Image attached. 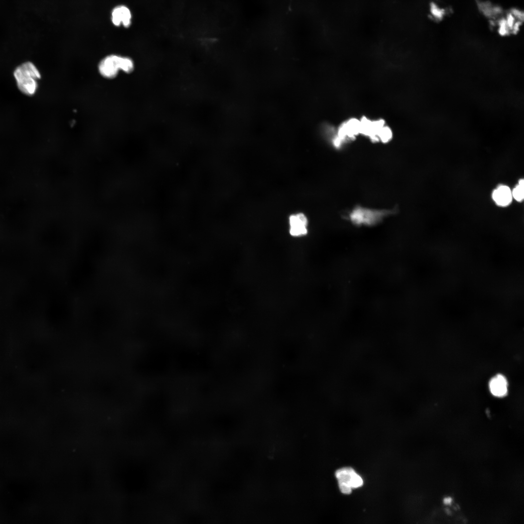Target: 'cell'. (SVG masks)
<instances>
[{
    "label": "cell",
    "instance_id": "6da1fadb",
    "mask_svg": "<svg viewBox=\"0 0 524 524\" xmlns=\"http://www.w3.org/2000/svg\"><path fill=\"white\" fill-rule=\"evenodd\" d=\"M14 76L19 89L23 93L31 96L35 93L41 75L33 64L26 62L21 64L15 70Z\"/></svg>",
    "mask_w": 524,
    "mask_h": 524
},
{
    "label": "cell",
    "instance_id": "7a4b0ae2",
    "mask_svg": "<svg viewBox=\"0 0 524 524\" xmlns=\"http://www.w3.org/2000/svg\"><path fill=\"white\" fill-rule=\"evenodd\" d=\"M127 63V57L109 55L100 61L98 65V70L103 77L113 79L116 77L119 71H125Z\"/></svg>",
    "mask_w": 524,
    "mask_h": 524
},
{
    "label": "cell",
    "instance_id": "3957f363",
    "mask_svg": "<svg viewBox=\"0 0 524 524\" xmlns=\"http://www.w3.org/2000/svg\"><path fill=\"white\" fill-rule=\"evenodd\" d=\"M389 213L385 210H376L357 207L349 214L351 222L357 225H373Z\"/></svg>",
    "mask_w": 524,
    "mask_h": 524
},
{
    "label": "cell",
    "instance_id": "277c9868",
    "mask_svg": "<svg viewBox=\"0 0 524 524\" xmlns=\"http://www.w3.org/2000/svg\"><path fill=\"white\" fill-rule=\"evenodd\" d=\"M335 475L341 491L345 494H350L352 489L359 488L363 484L361 476L351 467H343L337 470Z\"/></svg>",
    "mask_w": 524,
    "mask_h": 524
},
{
    "label": "cell",
    "instance_id": "5b68a950",
    "mask_svg": "<svg viewBox=\"0 0 524 524\" xmlns=\"http://www.w3.org/2000/svg\"><path fill=\"white\" fill-rule=\"evenodd\" d=\"M360 134V119L351 118L343 123L338 129L336 136L333 140V143L339 147L347 139H352Z\"/></svg>",
    "mask_w": 524,
    "mask_h": 524
},
{
    "label": "cell",
    "instance_id": "8992f818",
    "mask_svg": "<svg viewBox=\"0 0 524 524\" xmlns=\"http://www.w3.org/2000/svg\"><path fill=\"white\" fill-rule=\"evenodd\" d=\"M360 121V134L367 136L373 141H377V135L380 129L385 125L383 119L372 120L362 117Z\"/></svg>",
    "mask_w": 524,
    "mask_h": 524
},
{
    "label": "cell",
    "instance_id": "52a82bcc",
    "mask_svg": "<svg viewBox=\"0 0 524 524\" xmlns=\"http://www.w3.org/2000/svg\"><path fill=\"white\" fill-rule=\"evenodd\" d=\"M289 233L293 237H302L308 233V221L302 213L291 215L289 218Z\"/></svg>",
    "mask_w": 524,
    "mask_h": 524
},
{
    "label": "cell",
    "instance_id": "ba28073f",
    "mask_svg": "<svg viewBox=\"0 0 524 524\" xmlns=\"http://www.w3.org/2000/svg\"><path fill=\"white\" fill-rule=\"evenodd\" d=\"M111 19L115 26L122 25L125 27H128L131 23V14L127 7L120 5L113 10Z\"/></svg>",
    "mask_w": 524,
    "mask_h": 524
},
{
    "label": "cell",
    "instance_id": "9c48e42d",
    "mask_svg": "<svg viewBox=\"0 0 524 524\" xmlns=\"http://www.w3.org/2000/svg\"><path fill=\"white\" fill-rule=\"evenodd\" d=\"M489 386L491 393L496 397H502L508 393L507 380L501 374L496 375L492 377L489 382Z\"/></svg>",
    "mask_w": 524,
    "mask_h": 524
},
{
    "label": "cell",
    "instance_id": "30bf717a",
    "mask_svg": "<svg viewBox=\"0 0 524 524\" xmlns=\"http://www.w3.org/2000/svg\"><path fill=\"white\" fill-rule=\"evenodd\" d=\"M512 198V192L507 186L501 185L492 193V198L497 204L502 206L508 205Z\"/></svg>",
    "mask_w": 524,
    "mask_h": 524
},
{
    "label": "cell",
    "instance_id": "8fae6325",
    "mask_svg": "<svg viewBox=\"0 0 524 524\" xmlns=\"http://www.w3.org/2000/svg\"><path fill=\"white\" fill-rule=\"evenodd\" d=\"M393 132L391 129L386 124L380 129L377 135V141L387 143L391 140Z\"/></svg>",
    "mask_w": 524,
    "mask_h": 524
},
{
    "label": "cell",
    "instance_id": "7c38bea8",
    "mask_svg": "<svg viewBox=\"0 0 524 524\" xmlns=\"http://www.w3.org/2000/svg\"><path fill=\"white\" fill-rule=\"evenodd\" d=\"M524 183L523 179L520 180L518 185L511 192L512 196L518 201H522L524 198Z\"/></svg>",
    "mask_w": 524,
    "mask_h": 524
},
{
    "label": "cell",
    "instance_id": "4fadbf2b",
    "mask_svg": "<svg viewBox=\"0 0 524 524\" xmlns=\"http://www.w3.org/2000/svg\"><path fill=\"white\" fill-rule=\"evenodd\" d=\"M451 501L450 498H446L444 499V502L445 504H449Z\"/></svg>",
    "mask_w": 524,
    "mask_h": 524
}]
</instances>
